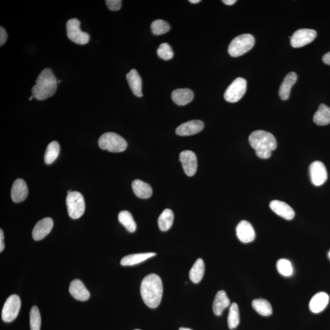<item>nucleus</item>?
Segmentation results:
<instances>
[{
    "label": "nucleus",
    "instance_id": "nucleus-1",
    "mask_svg": "<svg viewBox=\"0 0 330 330\" xmlns=\"http://www.w3.org/2000/svg\"><path fill=\"white\" fill-rule=\"evenodd\" d=\"M141 295L144 303L150 308L159 306L163 295V284L161 278L156 274H150L142 281Z\"/></svg>",
    "mask_w": 330,
    "mask_h": 330
},
{
    "label": "nucleus",
    "instance_id": "nucleus-2",
    "mask_svg": "<svg viewBox=\"0 0 330 330\" xmlns=\"http://www.w3.org/2000/svg\"><path fill=\"white\" fill-rule=\"evenodd\" d=\"M249 142L257 156L262 159L270 158L271 152L277 147L276 138L270 133L264 131L251 133L249 137Z\"/></svg>",
    "mask_w": 330,
    "mask_h": 330
},
{
    "label": "nucleus",
    "instance_id": "nucleus-3",
    "mask_svg": "<svg viewBox=\"0 0 330 330\" xmlns=\"http://www.w3.org/2000/svg\"><path fill=\"white\" fill-rule=\"evenodd\" d=\"M58 82L50 69L42 71L32 88V94L37 100H44L53 96L57 91Z\"/></svg>",
    "mask_w": 330,
    "mask_h": 330
},
{
    "label": "nucleus",
    "instance_id": "nucleus-4",
    "mask_svg": "<svg viewBox=\"0 0 330 330\" xmlns=\"http://www.w3.org/2000/svg\"><path fill=\"white\" fill-rule=\"evenodd\" d=\"M98 146L101 149L112 153H121L127 149V142L115 133L107 132L98 140Z\"/></svg>",
    "mask_w": 330,
    "mask_h": 330
},
{
    "label": "nucleus",
    "instance_id": "nucleus-5",
    "mask_svg": "<svg viewBox=\"0 0 330 330\" xmlns=\"http://www.w3.org/2000/svg\"><path fill=\"white\" fill-rule=\"evenodd\" d=\"M255 42V38L250 34L237 36L230 43L228 53L233 57L242 56L254 47Z\"/></svg>",
    "mask_w": 330,
    "mask_h": 330
},
{
    "label": "nucleus",
    "instance_id": "nucleus-6",
    "mask_svg": "<svg viewBox=\"0 0 330 330\" xmlns=\"http://www.w3.org/2000/svg\"><path fill=\"white\" fill-rule=\"evenodd\" d=\"M68 214L72 219H79L84 214L85 202L81 193L72 192L68 194L66 198Z\"/></svg>",
    "mask_w": 330,
    "mask_h": 330
},
{
    "label": "nucleus",
    "instance_id": "nucleus-7",
    "mask_svg": "<svg viewBox=\"0 0 330 330\" xmlns=\"http://www.w3.org/2000/svg\"><path fill=\"white\" fill-rule=\"evenodd\" d=\"M80 21L77 18H72L66 23L67 35L71 41L77 44L85 45L88 44L89 38V34L83 32L80 30Z\"/></svg>",
    "mask_w": 330,
    "mask_h": 330
},
{
    "label": "nucleus",
    "instance_id": "nucleus-8",
    "mask_svg": "<svg viewBox=\"0 0 330 330\" xmlns=\"http://www.w3.org/2000/svg\"><path fill=\"white\" fill-rule=\"evenodd\" d=\"M246 85L247 83L242 77L234 80L224 92L225 100L230 103L239 101L245 94Z\"/></svg>",
    "mask_w": 330,
    "mask_h": 330
},
{
    "label": "nucleus",
    "instance_id": "nucleus-9",
    "mask_svg": "<svg viewBox=\"0 0 330 330\" xmlns=\"http://www.w3.org/2000/svg\"><path fill=\"white\" fill-rule=\"evenodd\" d=\"M21 308V300L17 295H12L5 301L2 310V319L5 322L13 321Z\"/></svg>",
    "mask_w": 330,
    "mask_h": 330
},
{
    "label": "nucleus",
    "instance_id": "nucleus-10",
    "mask_svg": "<svg viewBox=\"0 0 330 330\" xmlns=\"http://www.w3.org/2000/svg\"><path fill=\"white\" fill-rule=\"evenodd\" d=\"M317 32L311 29H300L294 33L291 39V44L294 48L304 47L312 42L316 38Z\"/></svg>",
    "mask_w": 330,
    "mask_h": 330
},
{
    "label": "nucleus",
    "instance_id": "nucleus-11",
    "mask_svg": "<svg viewBox=\"0 0 330 330\" xmlns=\"http://www.w3.org/2000/svg\"><path fill=\"white\" fill-rule=\"evenodd\" d=\"M310 174L311 182L315 186H322L328 179L327 171L325 166L321 162L316 161L311 163Z\"/></svg>",
    "mask_w": 330,
    "mask_h": 330
},
{
    "label": "nucleus",
    "instance_id": "nucleus-12",
    "mask_svg": "<svg viewBox=\"0 0 330 330\" xmlns=\"http://www.w3.org/2000/svg\"><path fill=\"white\" fill-rule=\"evenodd\" d=\"M180 158L185 173L190 177L195 175L198 167L195 154L191 150H184L180 154Z\"/></svg>",
    "mask_w": 330,
    "mask_h": 330
},
{
    "label": "nucleus",
    "instance_id": "nucleus-13",
    "mask_svg": "<svg viewBox=\"0 0 330 330\" xmlns=\"http://www.w3.org/2000/svg\"><path fill=\"white\" fill-rule=\"evenodd\" d=\"M236 234L240 241L242 243H250L255 239L256 234L254 228L249 222L245 220L240 221L237 225Z\"/></svg>",
    "mask_w": 330,
    "mask_h": 330
},
{
    "label": "nucleus",
    "instance_id": "nucleus-14",
    "mask_svg": "<svg viewBox=\"0 0 330 330\" xmlns=\"http://www.w3.org/2000/svg\"><path fill=\"white\" fill-rule=\"evenodd\" d=\"M205 124L200 120H192V121L182 124L176 129L175 133L182 137L191 136L198 134L202 131Z\"/></svg>",
    "mask_w": 330,
    "mask_h": 330
},
{
    "label": "nucleus",
    "instance_id": "nucleus-15",
    "mask_svg": "<svg viewBox=\"0 0 330 330\" xmlns=\"http://www.w3.org/2000/svg\"><path fill=\"white\" fill-rule=\"evenodd\" d=\"M54 221L50 218H45L36 223L33 231V239L37 241L42 240L48 235L53 228Z\"/></svg>",
    "mask_w": 330,
    "mask_h": 330
},
{
    "label": "nucleus",
    "instance_id": "nucleus-16",
    "mask_svg": "<svg viewBox=\"0 0 330 330\" xmlns=\"http://www.w3.org/2000/svg\"><path fill=\"white\" fill-rule=\"evenodd\" d=\"M270 208L271 211L285 220H291L295 217V212L291 207L281 200H272L270 203Z\"/></svg>",
    "mask_w": 330,
    "mask_h": 330
},
{
    "label": "nucleus",
    "instance_id": "nucleus-17",
    "mask_svg": "<svg viewBox=\"0 0 330 330\" xmlns=\"http://www.w3.org/2000/svg\"><path fill=\"white\" fill-rule=\"evenodd\" d=\"M69 292L74 298L79 301H85L90 297V293L82 281L79 280H74L71 282Z\"/></svg>",
    "mask_w": 330,
    "mask_h": 330
},
{
    "label": "nucleus",
    "instance_id": "nucleus-18",
    "mask_svg": "<svg viewBox=\"0 0 330 330\" xmlns=\"http://www.w3.org/2000/svg\"><path fill=\"white\" fill-rule=\"evenodd\" d=\"M29 190L26 181L21 179L15 180L11 189L12 200L16 203L22 202L27 198Z\"/></svg>",
    "mask_w": 330,
    "mask_h": 330
},
{
    "label": "nucleus",
    "instance_id": "nucleus-19",
    "mask_svg": "<svg viewBox=\"0 0 330 330\" xmlns=\"http://www.w3.org/2000/svg\"><path fill=\"white\" fill-rule=\"evenodd\" d=\"M329 295L325 292H320L314 295L310 302L309 307L311 312L319 313L324 310L329 303Z\"/></svg>",
    "mask_w": 330,
    "mask_h": 330
},
{
    "label": "nucleus",
    "instance_id": "nucleus-20",
    "mask_svg": "<svg viewBox=\"0 0 330 330\" xmlns=\"http://www.w3.org/2000/svg\"><path fill=\"white\" fill-rule=\"evenodd\" d=\"M171 97L175 104L184 106L193 100L194 93L190 89H177L172 91Z\"/></svg>",
    "mask_w": 330,
    "mask_h": 330
},
{
    "label": "nucleus",
    "instance_id": "nucleus-21",
    "mask_svg": "<svg viewBox=\"0 0 330 330\" xmlns=\"http://www.w3.org/2000/svg\"><path fill=\"white\" fill-rule=\"evenodd\" d=\"M297 80V73L291 72L287 75L280 86L279 95L281 99L286 100L288 99L292 86L294 85Z\"/></svg>",
    "mask_w": 330,
    "mask_h": 330
},
{
    "label": "nucleus",
    "instance_id": "nucleus-22",
    "mask_svg": "<svg viewBox=\"0 0 330 330\" xmlns=\"http://www.w3.org/2000/svg\"><path fill=\"white\" fill-rule=\"evenodd\" d=\"M230 300L226 292L218 291L215 295L214 303H213V311L216 316H220L223 311L230 307Z\"/></svg>",
    "mask_w": 330,
    "mask_h": 330
},
{
    "label": "nucleus",
    "instance_id": "nucleus-23",
    "mask_svg": "<svg viewBox=\"0 0 330 330\" xmlns=\"http://www.w3.org/2000/svg\"><path fill=\"white\" fill-rule=\"evenodd\" d=\"M126 79L130 86L131 90L136 96L141 97L142 93V80L138 72L135 69H132L126 75Z\"/></svg>",
    "mask_w": 330,
    "mask_h": 330
},
{
    "label": "nucleus",
    "instance_id": "nucleus-24",
    "mask_svg": "<svg viewBox=\"0 0 330 330\" xmlns=\"http://www.w3.org/2000/svg\"><path fill=\"white\" fill-rule=\"evenodd\" d=\"M132 189L135 195L138 198L147 199L152 196V188L149 184L141 180H135L132 184Z\"/></svg>",
    "mask_w": 330,
    "mask_h": 330
},
{
    "label": "nucleus",
    "instance_id": "nucleus-25",
    "mask_svg": "<svg viewBox=\"0 0 330 330\" xmlns=\"http://www.w3.org/2000/svg\"><path fill=\"white\" fill-rule=\"evenodd\" d=\"M156 256L155 252H146V253L133 254L123 258L121 261V264L123 266H132L143 263L148 259Z\"/></svg>",
    "mask_w": 330,
    "mask_h": 330
},
{
    "label": "nucleus",
    "instance_id": "nucleus-26",
    "mask_svg": "<svg viewBox=\"0 0 330 330\" xmlns=\"http://www.w3.org/2000/svg\"><path fill=\"white\" fill-rule=\"evenodd\" d=\"M313 121L317 125H326L330 123V108L321 104L314 114Z\"/></svg>",
    "mask_w": 330,
    "mask_h": 330
},
{
    "label": "nucleus",
    "instance_id": "nucleus-27",
    "mask_svg": "<svg viewBox=\"0 0 330 330\" xmlns=\"http://www.w3.org/2000/svg\"><path fill=\"white\" fill-rule=\"evenodd\" d=\"M205 266L202 259L199 258L193 264L189 273V277L193 283L198 284L202 280L205 274Z\"/></svg>",
    "mask_w": 330,
    "mask_h": 330
},
{
    "label": "nucleus",
    "instance_id": "nucleus-28",
    "mask_svg": "<svg viewBox=\"0 0 330 330\" xmlns=\"http://www.w3.org/2000/svg\"><path fill=\"white\" fill-rule=\"evenodd\" d=\"M252 307L261 316L267 317L272 314V307L270 302L265 299H256L252 302Z\"/></svg>",
    "mask_w": 330,
    "mask_h": 330
},
{
    "label": "nucleus",
    "instance_id": "nucleus-29",
    "mask_svg": "<svg viewBox=\"0 0 330 330\" xmlns=\"http://www.w3.org/2000/svg\"><path fill=\"white\" fill-rule=\"evenodd\" d=\"M174 221V214L171 210L166 209L160 215L158 224L160 230L162 231H167L172 226Z\"/></svg>",
    "mask_w": 330,
    "mask_h": 330
},
{
    "label": "nucleus",
    "instance_id": "nucleus-30",
    "mask_svg": "<svg viewBox=\"0 0 330 330\" xmlns=\"http://www.w3.org/2000/svg\"><path fill=\"white\" fill-rule=\"evenodd\" d=\"M60 146L57 141H52L48 145L46 149L44 160L46 164L50 165L53 163L59 156Z\"/></svg>",
    "mask_w": 330,
    "mask_h": 330
},
{
    "label": "nucleus",
    "instance_id": "nucleus-31",
    "mask_svg": "<svg viewBox=\"0 0 330 330\" xmlns=\"http://www.w3.org/2000/svg\"><path fill=\"white\" fill-rule=\"evenodd\" d=\"M119 221L129 232L134 233L137 229V224H136L134 218H133L130 212L126 211H121L118 215Z\"/></svg>",
    "mask_w": 330,
    "mask_h": 330
},
{
    "label": "nucleus",
    "instance_id": "nucleus-32",
    "mask_svg": "<svg viewBox=\"0 0 330 330\" xmlns=\"http://www.w3.org/2000/svg\"><path fill=\"white\" fill-rule=\"evenodd\" d=\"M240 323V314L238 305L233 303L231 305L229 314L227 317V324L230 329H233L237 327Z\"/></svg>",
    "mask_w": 330,
    "mask_h": 330
},
{
    "label": "nucleus",
    "instance_id": "nucleus-33",
    "mask_svg": "<svg viewBox=\"0 0 330 330\" xmlns=\"http://www.w3.org/2000/svg\"><path fill=\"white\" fill-rule=\"evenodd\" d=\"M276 268L277 271L284 276H291L294 272L291 262L286 259H281L277 261Z\"/></svg>",
    "mask_w": 330,
    "mask_h": 330
},
{
    "label": "nucleus",
    "instance_id": "nucleus-34",
    "mask_svg": "<svg viewBox=\"0 0 330 330\" xmlns=\"http://www.w3.org/2000/svg\"><path fill=\"white\" fill-rule=\"evenodd\" d=\"M151 30L154 35L158 36L168 33L170 30V26L165 20H156L151 24Z\"/></svg>",
    "mask_w": 330,
    "mask_h": 330
},
{
    "label": "nucleus",
    "instance_id": "nucleus-35",
    "mask_svg": "<svg viewBox=\"0 0 330 330\" xmlns=\"http://www.w3.org/2000/svg\"><path fill=\"white\" fill-rule=\"evenodd\" d=\"M30 320L31 330L41 329V317L38 307H33L31 310Z\"/></svg>",
    "mask_w": 330,
    "mask_h": 330
},
{
    "label": "nucleus",
    "instance_id": "nucleus-36",
    "mask_svg": "<svg viewBox=\"0 0 330 330\" xmlns=\"http://www.w3.org/2000/svg\"><path fill=\"white\" fill-rule=\"evenodd\" d=\"M157 55L162 60L168 61L174 57V52L168 43H163L157 49Z\"/></svg>",
    "mask_w": 330,
    "mask_h": 330
},
{
    "label": "nucleus",
    "instance_id": "nucleus-37",
    "mask_svg": "<svg viewBox=\"0 0 330 330\" xmlns=\"http://www.w3.org/2000/svg\"><path fill=\"white\" fill-rule=\"evenodd\" d=\"M106 3L108 8L111 11H118L121 8V0H107Z\"/></svg>",
    "mask_w": 330,
    "mask_h": 330
},
{
    "label": "nucleus",
    "instance_id": "nucleus-38",
    "mask_svg": "<svg viewBox=\"0 0 330 330\" xmlns=\"http://www.w3.org/2000/svg\"><path fill=\"white\" fill-rule=\"evenodd\" d=\"M8 39V34L3 27H0V46L4 45Z\"/></svg>",
    "mask_w": 330,
    "mask_h": 330
},
{
    "label": "nucleus",
    "instance_id": "nucleus-39",
    "mask_svg": "<svg viewBox=\"0 0 330 330\" xmlns=\"http://www.w3.org/2000/svg\"><path fill=\"white\" fill-rule=\"evenodd\" d=\"M5 249L4 243V234H3V230H0V252H2Z\"/></svg>",
    "mask_w": 330,
    "mask_h": 330
},
{
    "label": "nucleus",
    "instance_id": "nucleus-40",
    "mask_svg": "<svg viewBox=\"0 0 330 330\" xmlns=\"http://www.w3.org/2000/svg\"><path fill=\"white\" fill-rule=\"evenodd\" d=\"M322 60L323 63L330 66V52L323 57Z\"/></svg>",
    "mask_w": 330,
    "mask_h": 330
},
{
    "label": "nucleus",
    "instance_id": "nucleus-41",
    "mask_svg": "<svg viewBox=\"0 0 330 330\" xmlns=\"http://www.w3.org/2000/svg\"><path fill=\"white\" fill-rule=\"evenodd\" d=\"M223 2L226 5H233L237 2L236 0H223Z\"/></svg>",
    "mask_w": 330,
    "mask_h": 330
},
{
    "label": "nucleus",
    "instance_id": "nucleus-42",
    "mask_svg": "<svg viewBox=\"0 0 330 330\" xmlns=\"http://www.w3.org/2000/svg\"><path fill=\"white\" fill-rule=\"evenodd\" d=\"M189 2L193 4H196V3L200 2V0H190Z\"/></svg>",
    "mask_w": 330,
    "mask_h": 330
},
{
    "label": "nucleus",
    "instance_id": "nucleus-43",
    "mask_svg": "<svg viewBox=\"0 0 330 330\" xmlns=\"http://www.w3.org/2000/svg\"><path fill=\"white\" fill-rule=\"evenodd\" d=\"M180 330H193V329H190V328H181Z\"/></svg>",
    "mask_w": 330,
    "mask_h": 330
},
{
    "label": "nucleus",
    "instance_id": "nucleus-44",
    "mask_svg": "<svg viewBox=\"0 0 330 330\" xmlns=\"http://www.w3.org/2000/svg\"><path fill=\"white\" fill-rule=\"evenodd\" d=\"M33 97H33V95H32V97H30V98H29V100H32L33 99Z\"/></svg>",
    "mask_w": 330,
    "mask_h": 330
},
{
    "label": "nucleus",
    "instance_id": "nucleus-45",
    "mask_svg": "<svg viewBox=\"0 0 330 330\" xmlns=\"http://www.w3.org/2000/svg\"><path fill=\"white\" fill-rule=\"evenodd\" d=\"M328 257L330 259V251L328 252Z\"/></svg>",
    "mask_w": 330,
    "mask_h": 330
},
{
    "label": "nucleus",
    "instance_id": "nucleus-46",
    "mask_svg": "<svg viewBox=\"0 0 330 330\" xmlns=\"http://www.w3.org/2000/svg\"><path fill=\"white\" fill-rule=\"evenodd\" d=\"M135 330H140V329H135Z\"/></svg>",
    "mask_w": 330,
    "mask_h": 330
}]
</instances>
